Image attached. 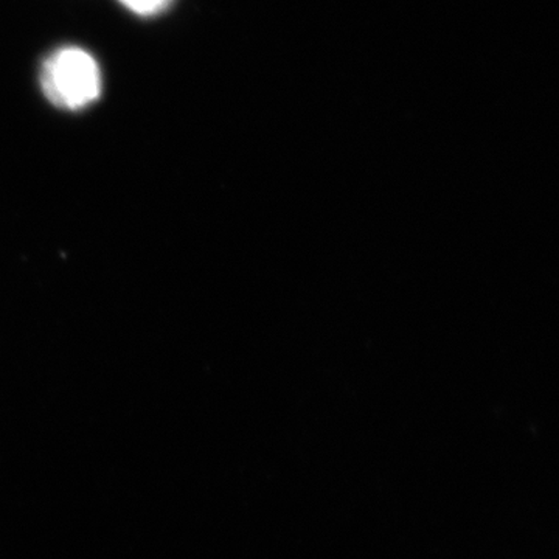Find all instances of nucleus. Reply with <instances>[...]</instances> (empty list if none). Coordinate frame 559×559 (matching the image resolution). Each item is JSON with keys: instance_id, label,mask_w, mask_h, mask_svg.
Returning a JSON list of instances; mask_svg holds the SVG:
<instances>
[{"instance_id": "f03ea898", "label": "nucleus", "mask_w": 559, "mask_h": 559, "mask_svg": "<svg viewBox=\"0 0 559 559\" xmlns=\"http://www.w3.org/2000/svg\"><path fill=\"white\" fill-rule=\"evenodd\" d=\"M119 2L132 13L148 17L167 10L173 0H119Z\"/></svg>"}, {"instance_id": "f257e3e1", "label": "nucleus", "mask_w": 559, "mask_h": 559, "mask_svg": "<svg viewBox=\"0 0 559 559\" xmlns=\"http://www.w3.org/2000/svg\"><path fill=\"white\" fill-rule=\"evenodd\" d=\"M39 83L51 105L80 110L100 97L102 70L90 51L80 47H61L43 62Z\"/></svg>"}]
</instances>
